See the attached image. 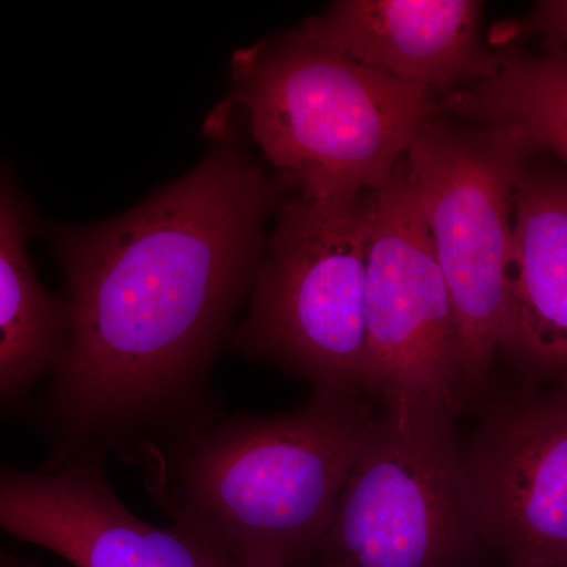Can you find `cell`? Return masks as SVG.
<instances>
[{"label":"cell","instance_id":"10","mask_svg":"<svg viewBox=\"0 0 567 567\" xmlns=\"http://www.w3.org/2000/svg\"><path fill=\"white\" fill-rule=\"evenodd\" d=\"M476 0H338L295 29L306 41L406 84L443 93L486 80L496 51Z\"/></svg>","mask_w":567,"mask_h":567},{"label":"cell","instance_id":"4","mask_svg":"<svg viewBox=\"0 0 567 567\" xmlns=\"http://www.w3.org/2000/svg\"><path fill=\"white\" fill-rule=\"evenodd\" d=\"M374 193L279 205L230 346L319 390L365 395V278Z\"/></svg>","mask_w":567,"mask_h":567},{"label":"cell","instance_id":"6","mask_svg":"<svg viewBox=\"0 0 567 567\" xmlns=\"http://www.w3.org/2000/svg\"><path fill=\"white\" fill-rule=\"evenodd\" d=\"M533 151L503 126L440 112L405 156L456 315L462 406L487 393L498 360L514 193Z\"/></svg>","mask_w":567,"mask_h":567},{"label":"cell","instance_id":"11","mask_svg":"<svg viewBox=\"0 0 567 567\" xmlns=\"http://www.w3.org/2000/svg\"><path fill=\"white\" fill-rule=\"evenodd\" d=\"M498 358L528 385L567 386V169L533 151L514 193Z\"/></svg>","mask_w":567,"mask_h":567},{"label":"cell","instance_id":"5","mask_svg":"<svg viewBox=\"0 0 567 567\" xmlns=\"http://www.w3.org/2000/svg\"><path fill=\"white\" fill-rule=\"evenodd\" d=\"M315 567H472L486 546L457 413L382 399Z\"/></svg>","mask_w":567,"mask_h":567},{"label":"cell","instance_id":"16","mask_svg":"<svg viewBox=\"0 0 567 567\" xmlns=\"http://www.w3.org/2000/svg\"><path fill=\"white\" fill-rule=\"evenodd\" d=\"M200 554H203L205 567H244L234 565V563L227 561V559H224L219 557V555L213 554V551L204 550V548H200Z\"/></svg>","mask_w":567,"mask_h":567},{"label":"cell","instance_id":"14","mask_svg":"<svg viewBox=\"0 0 567 567\" xmlns=\"http://www.w3.org/2000/svg\"><path fill=\"white\" fill-rule=\"evenodd\" d=\"M535 37L540 50L567 55V0H539L525 17L499 25L495 47H505L514 40Z\"/></svg>","mask_w":567,"mask_h":567},{"label":"cell","instance_id":"13","mask_svg":"<svg viewBox=\"0 0 567 567\" xmlns=\"http://www.w3.org/2000/svg\"><path fill=\"white\" fill-rule=\"evenodd\" d=\"M495 51V73L440 95L442 112L520 134L567 169V55L513 44Z\"/></svg>","mask_w":567,"mask_h":567},{"label":"cell","instance_id":"2","mask_svg":"<svg viewBox=\"0 0 567 567\" xmlns=\"http://www.w3.org/2000/svg\"><path fill=\"white\" fill-rule=\"evenodd\" d=\"M377 409L369 395L315 388L289 412L213 417L126 457L197 547L244 567H315Z\"/></svg>","mask_w":567,"mask_h":567},{"label":"cell","instance_id":"15","mask_svg":"<svg viewBox=\"0 0 567 567\" xmlns=\"http://www.w3.org/2000/svg\"><path fill=\"white\" fill-rule=\"evenodd\" d=\"M0 567H40L31 559L22 558L20 555L11 554L6 547L0 546Z\"/></svg>","mask_w":567,"mask_h":567},{"label":"cell","instance_id":"3","mask_svg":"<svg viewBox=\"0 0 567 567\" xmlns=\"http://www.w3.org/2000/svg\"><path fill=\"white\" fill-rule=\"evenodd\" d=\"M233 95L267 162L315 199L382 189L442 112L432 89L315 47L295 29L235 52Z\"/></svg>","mask_w":567,"mask_h":567},{"label":"cell","instance_id":"1","mask_svg":"<svg viewBox=\"0 0 567 567\" xmlns=\"http://www.w3.org/2000/svg\"><path fill=\"white\" fill-rule=\"evenodd\" d=\"M281 183L226 136L107 221L55 227L65 334L39 404L47 468L212 421L213 365L251 293Z\"/></svg>","mask_w":567,"mask_h":567},{"label":"cell","instance_id":"12","mask_svg":"<svg viewBox=\"0 0 567 567\" xmlns=\"http://www.w3.org/2000/svg\"><path fill=\"white\" fill-rule=\"evenodd\" d=\"M25 216L0 175V413L20 409L61 353L65 311L41 284L25 245Z\"/></svg>","mask_w":567,"mask_h":567},{"label":"cell","instance_id":"7","mask_svg":"<svg viewBox=\"0 0 567 567\" xmlns=\"http://www.w3.org/2000/svg\"><path fill=\"white\" fill-rule=\"evenodd\" d=\"M365 395L461 404L456 315L405 158L375 192L365 278Z\"/></svg>","mask_w":567,"mask_h":567},{"label":"cell","instance_id":"8","mask_svg":"<svg viewBox=\"0 0 567 567\" xmlns=\"http://www.w3.org/2000/svg\"><path fill=\"white\" fill-rule=\"evenodd\" d=\"M462 451L503 565L567 567V386L488 404Z\"/></svg>","mask_w":567,"mask_h":567},{"label":"cell","instance_id":"9","mask_svg":"<svg viewBox=\"0 0 567 567\" xmlns=\"http://www.w3.org/2000/svg\"><path fill=\"white\" fill-rule=\"evenodd\" d=\"M0 533L73 567H205L199 547L178 529L155 527L126 507L102 457L40 472L0 464Z\"/></svg>","mask_w":567,"mask_h":567}]
</instances>
